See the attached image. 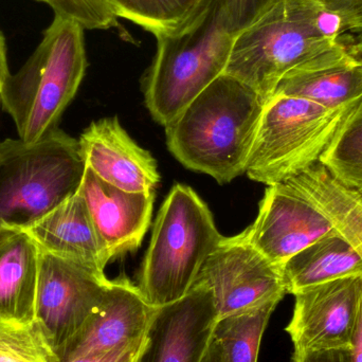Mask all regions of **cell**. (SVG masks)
I'll return each mask as SVG.
<instances>
[{"mask_svg": "<svg viewBox=\"0 0 362 362\" xmlns=\"http://www.w3.org/2000/svg\"><path fill=\"white\" fill-rule=\"evenodd\" d=\"M264 106L252 89L223 74L165 127L169 150L187 169L230 182L246 171Z\"/></svg>", "mask_w": 362, "mask_h": 362, "instance_id": "obj_1", "label": "cell"}, {"mask_svg": "<svg viewBox=\"0 0 362 362\" xmlns=\"http://www.w3.org/2000/svg\"><path fill=\"white\" fill-rule=\"evenodd\" d=\"M346 32L341 17L315 0H276L236 34L223 74L244 83L266 103L288 72Z\"/></svg>", "mask_w": 362, "mask_h": 362, "instance_id": "obj_2", "label": "cell"}, {"mask_svg": "<svg viewBox=\"0 0 362 362\" xmlns=\"http://www.w3.org/2000/svg\"><path fill=\"white\" fill-rule=\"evenodd\" d=\"M84 31L74 19L54 15L25 65L6 78L0 105L23 141H38L59 129L88 66Z\"/></svg>", "mask_w": 362, "mask_h": 362, "instance_id": "obj_3", "label": "cell"}, {"mask_svg": "<svg viewBox=\"0 0 362 362\" xmlns=\"http://www.w3.org/2000/svg\"><path fill=\"white\" fill-rule=\"evenodd\" d=\"M235 35L218 0H213L180 31L156 36V55L144 84L154 120L167 127L225 74Z\"/></svg>", "mask_w": 362, "mask_h": 362, "instance_id": "obj_4", "label": "cell"}, {"mask_svg": "<svg viewBox=\"0 0 362 362\" xmlns=\"http://www.w3.org/2000/svg\"><path fill=\"white\" fill-rule=\"evenodd\" d=\"M225 236L209 206L187 185H174L161 206L140 272L139 287L155 308L182 299Z\"/></svg>", "mask_w": 362, "mask_h": 362, "instance_id": "obj_5", "label": "cell"}, {"mask_svg": "<svg viewBox=\"0 0 362 362\" xmlns=\"http://www.w3.org/2000/svg\"><path fill=\"white\" fill-rule=\"evenodd\" d=\"M86 172L78 140L55 129L36 142L0 141V226L27 229L78 193Z\"/></svg>", "mask_w": 362, "mask_h": 362, "instance_id": "obj_6", "label": "cell"}, {"mask_svg": "<svg viewBox=\"0 0 362 362\" xmlns=\"http://www.w3.org/2000/svg\"><path fill=\"white\" fill-rule=\"evenodd\" d=\"M354 108L333 110L303 98L274 95L264 106L245 173L272 185L320 163Z\"/></svg>", "mask_w": 362, "mask_h": 362, "instance_id": "obj_7", "label": "cell"}, {"mask_svg": "<svg viewBox=\"0 0 362 362\" xmlns=\"http://www.w3.org/2000/svg\"><path fill=\"white\" fill-rule=\"evenodd\" d=\"M337 233L329 212L291 177L268 185L257 218L238 235L282 268L300 251Z\"/></svg>", "mask_w": 362, "mask_h": 362, "instance_id": "obj_8", "label": "cell"}, {"mask_svg": "<svg viewBox=\"0 0 362 362\" xmlns=\"http://www.w3.org/2000/svg\"><path fill=\"white\" fill-rule=\"evenodd\" d=\"M112 280L40 250L35 316L62 361L101 306Z\"/></svg>", "mask_w": 362, "mask_h": 362, "instance_id": "obj_9", "label": "cell"}, {"mask_svg": "<svg viewBox=\"0 0 362 362\" xmlns=\"http://www.w3.org/2000/svg\"><path fill=\"white\" fill-rule=\"evenodd\" d=\"M194 285L212 291L218 319L287 295L282 268L240 235L223 238Z\"/></svg>", "mask_w": 362, "mask_h": 362, "instance_id": "obj_10", "label": "cell"}, {"mask_svg": "<svg viewBox=\"0 0 362 362\" xmlns=\"http://www.w3.org/2000/svg\"><path fill=\"white\" fill-rule=\"evenodd\" d=\"M285 331L293 351L352 350L362 300V276L299 291Z\"/></svg>", "mask_w": 362, "mask_h": 362, "instance_id": "obj_11", "label": "cell"}, {"mask_svg": "<svg viewBox=\"0 0 362 362\" xmlns=\"http://www.w3.org/2000/svg\"><path fill=\"white\" fill-rule=\"evenodd\" d=\"M217 320L212 291L194 285L182 299L157 308L137 362H202Z\"/></svg>", "mask_w": 362, "mask_h": 362, "instance_id": "obj_12", "label": "cell"}, {"mask_svg": "<svg viewBox=\"0 0 362 362\" xmlns=\"http://www.w3.org/2000/svg\"><path fill=\"white\" fill-rule=\"evenodd\" d=\"M274 95L303 98L333 110L356 107L362 101L361 34H342L331 48L288 72Z\"/></svg>", "mask_w": 362, "mask_h": 362, "instance_id": "obj_13", "label": "cell"}, {"mask_svg": "<svg viewBox=\"0 0 362 362\" xmlns=\"http://www.w3.org/2000/svg\"><path fill=\"white\" fill-rule=\"evenodd\" d=\"M156 312L157 308L146 301L138 285L127 278L112 281L101 306L68 346L61 362L144 341Z\"/></svg>", "mask_w": 362, "mask_h": 362, "instance_id": "obj_14", "label": "cell"}, {"mask_svg": "<svg viewBox=\"0 0 362 362\" xmlns=\"http://www.w3.org/2000/svg\"><path fill=\"white\" fill-rule=\"evenodd\" d=\"M78 144L87 169L114 187L153 193L160 182L154 157L129 137L117 117L91 123Z\"/></svg>", "mask_w": 362, "mask_h": 362, "instance_id": "obj_15", "label": "cell"}, {"mask_svg": "<svg viewBox=\"0 0 362 362\" xmlns=\"http://www.w3.org/2000/svg\"><path fill=\"white\" fill-rule=\"evenodd\" d=\"M110 261L139 248L150 227L155 192L124 191L87 169L80 189Z\"/></svg>", "mask_w": 362, "mask_h": 362, "instance_id": "obj_16", "label": "cell"}, {"mask_svg": "<svg viewBox=\"0 0 362 362\" xmlns=\"http://www.w3.org/2000/svg\"><path fill=\"white\" fill-rule=\"evenodd\" d=\"M25 230L40 250L106 276L110 257L80 192Z\"/></svg>", "mask_w": 362, "mask_h": 362, "instance_id": "obj_17", "label": "cell"}, {"mask_svg": "<svg viewBox=\"0 0 362 362\" xmlns=\"http://www.w3.org/2000/svg\"><path fill=\"white\" fill-rule=\"evenodd\" d=\"M40 249L23 228L0 226V316H35Z\"/></svg>", "mask_w": 362, "mask_h": 362, "instance_id": "obj_18", "label": "cell"}, {"mask_svg": "<svg viewBox=\"0 0 362 362\" xmlns=\"http://www.w3.org/2000/svg\"><path fill=\"white\" fill-rule=\"evenodd\" d=\"M287 293L348 276H362L361 250L344 234H331L308 246L283 265Z\"/></svg>", "mask_w": 362, "mask_h": 362, "instance_id": "obj_19", "label": "cell"}, {"mask_svg": "<svg viewBox=\"0 0 362 362\" xmlns=\"http://www.w3.org/2000/svg\"><path fill=\"white\" fill-rule=\"evenodd\" d=\"M281 299L240 310L218 319L213 332L225 362H257L264 332Z\"/></svg>", "mask_w": 362, "mask_h": 362, "instance_id": "obj_20", "label": "cell"}, {"mask_svg": "<svg viewBox=\"0 0 362 362\" xmlns=\"http://www.w3.org/2000/svg\"><path fill=\"white\" fill-rule=\"evenodd\" d=\"M118 18L127 19L156 37L180 31L213 0H108Z\"/></svg>", "mask_w": 362, "mask_h": 362, "instance_id": "obj_21", "label": "cell"}, {"mask_svg": "<svg viewBox=\"0 0 362 362\" xmlns=\"http://www.w3.org/2000/svg\"><path fill=\"white\" fill-rule=\"evenodd\" d=\"M320 163L336 180L362 195V101L346 117Z\"/></svg>", "mask_w": 362, "mask_h": 362, "instance_id": "obj_22", "label": "cell"}, {"mask_svg": "<svg viewBox=\"0 0 362 362\" xmlns=\"http://www.w3.org/2000/svg\"><path fill=\"white\" fill-rule=\"evenodd\" d=\"M0 362H61L46 331L36 319L0 316Z\"/></svg>", "mask_w": 362, "mask_h": 362, "instance_id": "obj_23", "label": "cell"}, {"mask_svg": "<svg viewBox=\"0 0 362 362\" xmlns=\"http://www.w3.org/2000/svg\"><path fill=\"white\" fill-rule=\"evenodd\" d=\"M54 15L74 19L85 30H106L116 25L118 16L108 0H42Z\"/></svg>", "mask_w": 362, "mask_h": 362, "instance_id": "obj_24", "label": "cell"}, {"mask_svg": "<svg viewBox=\"0 0 362 362\" xmlns=\"http://www.w3.org/2000/svg\"><path fill=\"white\" fill-rule=\"evenodd\" d=\"M231 29L242 31L259 18L276 0H218Z\"/></svg>", "mask_w": 362, "mask_h": 362, "instance_id": "obj_25", "label": "cell"}, {"mask_svg": "<svg viewBox=\"0 0 362 362\" xmlns=\"http://www.w3.org/2000/svg\"><path fill=\"white\" fill-rule=\"evenodd\" d=\"M327 10L339 15L346 31L362 33V0H315Z\"/></svg>", "mask_w": 362, "mask_h": 362, "instance_id": "obj_26", "label": "cell"}, {"mask_svg": "<svg viewBox=\"0 0 362 362\" xmlns=\"http://www.w3.org/2000/svg\"><path fill=\"white\" fill-rule=\"evenodd\" d=\"M291 362H353L351 350L293 351Z\"/></svg>", "mask_w": 362, "mask_h": 362, "instance_id": "obj_27", "label": "cell"}, {"mask_svg": "<svg viewBox=\"0 0 362 362\" xmlns=\"http://www.w3.org/2000/svg\"><path fill=\"white\" fill-rule=\"evenodd\" d=\"M146 339L140 344L112 351L103 354L89 355L67 362H137L138 357L146 344Z\"/></svg>", "mask_w": 362, "mask_h": 362, "instance_id": "obj_28", "label": "cell"}, {"mask_svg": "<svg viewBox=\"0 0 362 362\" xmlns=\"http://www.w3.org/2000/svg\"><path fill=\"white\" fill-rule=\"evenodd\" d=\"M8 65V55H6V38L0 32V91L6 83V78L10 76Z\"/></svg>", "mask_w": 362, "mask_h": 362, "instance_id": "obj_29", "label": "cell"}, {"mask_svg": "<svg viewBox=\"0 0 362 362\" xmlns=\"http://www.w3.org/2000/svg\"><path fill=\"white\" fill-rule=\"evenodd\" d=\"M353 362H362V300L361 313H359L358 325L353 341L352 350Z\"/></svg>", "mask_w": 362, "mask_h": 362, "instance_id": "obj_30", "label": "cell"}, {"mask_svg": "<svg viewBox=\"0 0 362 362\" xmlns=\"http://www.w3.org/2000/svg\"><path fill=\"white\" fill-rule=\"evenodd\" d=\"M202 362H225L221 346H219L218 342H217V340H215L214 338H213L212 341H211L208 351H206V355H204Z\"/></svg>", "mask_w": 362, "mask_h": 362, "instance_id": "obj_31", "label": "cell"}, {"mask_svg": "<svg viewBox=\"0 0 362 362\" xmlns=\"http://www.w3.org/2000/svg\"><path fill=\"white\" fill-rule=\"evenodd\" d=\"M35 1H42V0H35Z\"/></svg>", "mask_w": 362, "mask_h": 362, "instance_id": "obj_32", "label": "cell"}]
</instances>
